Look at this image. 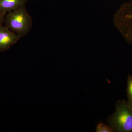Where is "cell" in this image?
<instances>
[{"label":"cell","instance_id":"3","mask_svg":"<svg viewBox=\"0 0 132 132\" xmlns=\"http://www.w3.org/2000/svg\"><path fill=\"white\" fill-rule=\"evenodd\" d=\"M113 22L125 40L132 45V1L121 6L114 16Z\"/></svg>","mask_w":132,"mask_h":132},{"label":"cell","instance_id":"8","mask_svg":"<svg viewBox=\"0 0 132 132\" xmlns=\"http://www.w3.org/2000/svg\"><path fill=\"white\" fill-rule=\"evenodd\" d=\"M6 14L0 13V26L2 25L5 21V15Z\"/></svg>","mask_w":132,"mask_h":132},{"label":"cell","instance_id":"2","mask_svg":"<svg viewBox=\"0 0 132 132\" xmlns=\"http://www.w3.org/2000/svg\"><path fill=\"white\" fill-rule=\"evenodd\" d=\"M115 111L107 119L108 123L118 132H132V109L125 100H119L115 105Z\"/></svg>","mask_w":132,"mask_h":132},{"label":"cell","instance_id":"1","mask_svg":"<svg viewBox=\"0 0 132 132\" xmlns=\"http://www.w3.org/2000/svg\"><path fill=\"white\" fill-rule=\"evenodd\" d=\"M4 22L6 27L21 38L27 35L31 31L33 21L25 5L7 13Z\"/></svg>","mask_w":132,"mask_h":132},{"label":"cell","instance_id":"7","mask_svg":"<svg viewBox=\"0 0 132 132\" xmlns=\"http://www.w3.org/2000/svg\"><path fill=\"white\" fill-rule=\"evenodd\" d=\"M96 132H113L112 128L104 123H99L97 125Z\"/></svg>","mask_w":132,"mask_h":132},{"label":"cell","instance_id":"5","mask_svg":"<svg viewBox=\"0 0 132 132\" xmlns=\"http://www.w3.org/2000/svg\"><path fill=\"white\" fill-rule=\"evenodd\" d=\"M28 0H0V13L6 14L26 5Z\"/></svg>","mask_w":132,"mask_h":132},{"label":"cell","instance_id":"6","mask_svg":"<svg viewBox=\"0 0 132 132\" xmlns=\"http://www.w3.org/2000/svg\"><path fill=\"white\" fill-rule=\"evenodd\" d=\"M127 104L132 109V76L129 75L127 80Z\"/></svg>","mask_w":132,"mask_h":132},{"label":"cell","instance_id":"4","mask_svg":"<svg viewBox=\"0 0 132 132\" xmlns=\"http://www.w3.org/2000/svg\"><path fill=\"white\" fill-rule=\"evenodd\" d=\"M20 38L7 27L0 26V52L7 51Z\"/></svg>","mask_w":132,"mask_h":132}]
</instances>
